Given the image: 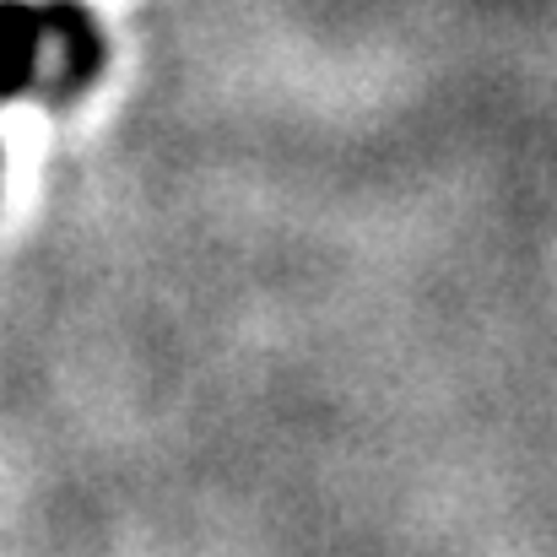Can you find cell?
<instances>
[{
	"mask_svg": "<svg viewBox=\"0 0 557 557\" xmlns=\"http://www.w3.org/2000/svg\"><path fill=\"white\" fill-rule=\"evenodd\" d=\"M44 22L38 0H0V103L38 92L44 82Z\"/></svg>",
	"mask_w": 557,
	"mask_h": 557,
	"instance_id": "2",
	"label": "cell"
},
{
	"mask_svg": "<svg viewBox=\"0 0 557 557\" xmlns=\"http://www.w3.org/2000/svg\"><path fill=\"white\" fill-rule=\"evenodd\" d=\"M38 22H44V49H54V71L38 82V92L54 103H71L98 82V71L109 60V38H103L92 5H82V0H38Z\"/></svg>",
	"mask_w": 557,
	"mask_h": 557,
	"instance_id": "1",
	"label": "cell"
}]
</instances>
